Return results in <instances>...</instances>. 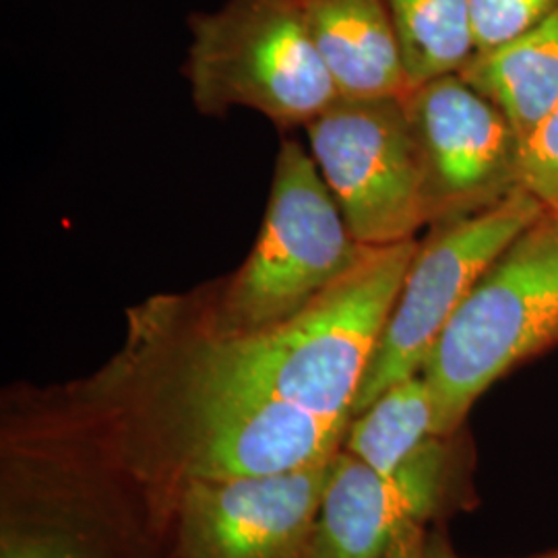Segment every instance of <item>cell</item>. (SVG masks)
<instances>
[{
    "label": "cell",
    "instance_id": "1",
    "mask_svg": "<svg viewBox=\"0 0 558 558\" xmlns=\"http://www.w3.org/2000/svg\"><path fill=\"white\" fill-rule=\"evenodd\" d=\"M418 242L366 246L356 265L317 299L263 331L216 333L186 299L151 300L133 325L161 366L191 387L223 398L279 401L350 424Z\"/></svg>",
    "mask_w": 558,
    "mask_h": 558
},
{
    "label": "cell",
    "instance_id": "2",
    "mask_svg": "<svg viewBox=\"0 0 558 558\" xmlns=\"http://www.w3.org/2000/svg\"><path fill=\"white\" fill-rule=\"evenodd\" d=\"M106 387L126 396L166 440L174 482L267 476L313 465L338 453L348 428L288 403L201 391L133 341Z\"/></svg>",
    "mask_w": 558,
    "mask_h": 558
},
{
    "label": "cell",
    "instance_id": "3",
    "mask_svg": "<svg viewBox=\"0 0 558 558\" xmlns=\"http://www.w3.org/2000/svg\"><path fill=\"white\" fill-rule=\"evenodd\" d=\"M557 348L558 211L548 209L490 263L428 352L435 435L459 433L486 389Z\"/></svg>",
    "mask_w": 558,
    "mask_h": 558
},
{
    "label": "cell",
    "instance_id": "4",
    "mask_svg": "<svg viewBox=\"0 0 558 558\" xmlns=\"http://www.w3.org/2000/svg\"><path fill=\"white\" fill-rule=\"evenodd\" d=\"M364 244L352 236L317 161L299 141L279 145L271 193L246 260L211 290L201 323L223 336L255 333L294 317L350 271Z\"/></svg>",
    "mask_w": 558,
    "mask_h": 558
},
{
    "label": "cell",
    "instance_id": "5",
    "mask_svg": "<svg viewBox=\"0 0 558 558\" xmlns=\"http://www.w3.org/2000/svg\"><path fill=\"white\" fill-rule=\"evenodd\" d=\"M189 32L184 75L205 117L248 108L292 129L341 96L292 0H226L195 13Z\"/></svg>",
    "mask_w": 558,
    "mask_h": 558
},
{
    "label": "cell",
    "instance_id": "6",
    "mask_svg": "<svg viewBox=\"0 0 558 558\" xmlns=\"http://www.w3.org/2000/svg\"><path fill=\"white\" fill-rule=\"evenodd\" d=\"M548 207L525 186L465 220L428 228L420 240L360 385L352 416L399 380L422 373L435 341L490 263Z\"/></svg>",
    "mask_w": 558,
    "mask_h": 558
},
{
    "label": "cell",
    "instance_id": "7",
    "mask_svg": "<svg viewBox=\"0 0 558 558\" xmlns=\"http://www.w3.org/2000/svg\"><path fill=\"white\" fill-rule=\"evenodd\" d=\"M304 129L320 177L360 244L416 239L426 216L403 96H339Z\"/></svg>",
    "mask_w": 558,
    "mask_h": 558
},
{
    "label": "cell",
    "instance_id": "8",
    "mask_svg": "<svg viewBox=\"0 0 558 558\" xmlns=\"http://www.w3.org/2000/svg\"><path fill=\"white\" fill-rule=\"evenodd\" d=\"M403 106L418 149L426 228L478 216L523 186L518 129L459 73L408 89Z\"/></svg>",
    "mask_w": 558,
    "mask_h": 558
},
{
    "label": "cell",
    "instance_id": "9",
    "mask_svg": "<svg viewBox=\"0 0 558 558\" xmlns=\"http://www.w3.org/2000/svg\"><path fill=\"white\" fill-rule=\"evenodd\" d=\"M468 442L430 437L398 472L379 474L339 449L329 461L306 558H385L410 527L463 507Z\"/></svg>",
    "mask_w": 558,
    "mask_h": 558
},
{
    "label": "cell",
    "instance_id": "10",
    "mask_svg": "<svg viewBox=\"0 0 558 558\" xmlns=\"http://www.w3.org/2000/svg\"><path fill=\"white\" fill-rule=\"evenodd\" d=\"M329 461L267 476L179 480L180 558H306Z\"/></svg>",
    "mask_w": 558,
    "mask_h": 558
},
{
    "label": "cell",
    "instance_id": "11",
    "mask_svg": "<svg viewBox=\"0 0 558 558\" xmlns=\"http://www.w3.org/2000/svg\"><path fill=\"white\" fill-rule=\"evenodd\" d=\"M341 96H403L398 36L385 0H292Z\"/></svg>",
    "mask_w": 558,
    "mask_h": 558
},
{
    "label": "cell",
    "instance_id": "12",
    "mask_svg": "<svg viewBox=\"0 0 558 558\" xmlns=\"http://www.w3.org/2000/svg\"><path fill=\"white\" fill-rule=\"evenodd\" d=\"M459 75L499 106L527 145L558 104V11L515 40L476 52Z\"/></svg>",
    "mask_w": 558,
    "mask_h": 558
},
{
    "label": "cell",
    "instance_id": "13",
    "mask_svg": "<svg viewBox=\"0 0 558 558\" xmlns=\"http://www.w3.org/2000/svg\"><path fill=\"white\" fill-rule=\"evenodd\" d=\"M435 435V403L420 375L399 380L352 416L341 447L379 474H393Z\"/></svg>",
    "mask_w": 558,
    "mask_h": 558
},
{
    "label": "cell",
    "instance_id": "14",
    "mask_svg": "<svg viewBox=\"0 0 558 558\" xmlns=\"http://www.w3.org/2000/svg\"><path fill=\"white\" fill-rule=\"evenodd\" d=\"M408 87L459 73L474 57L470 0H385Z\"/></svg>",
    "mask_w": 558,
    "mask_h": 558
},
{
    "label": "cell",
    "instance_id": "15",
    "mask_svg": "<svg viewBox=\"0 0 558 558\" xmlns=\"http://www.w3.org/2000/svg\"><path fill=\"white\" fill-rule=\"evenodd\" d=\"M557 11L558 0H470L474 48L495 50Z\"/></svg>",
    "mask_w": 558,
    "mask_h": 558
},
{
    "label": "cell",
    "instance_id": "16",
    "mask_svg": "<svg viewBox=\"0 0 558 558\" xmlns=\"http://www.w3.org/2000/svg\"><path fill=\"white\" fill-rule=\"evenodd\" d=\"M523 186L558 211V104L523 151Z\"/></svg>",
    "mask_w": 558,
    "mask_h": 558
},
{
    "label": "cell",
    "instance_id": "17",
    "mask_svg": "<svg viewBox=\"0 0 558 558\" xmlns=\"http://www.w3.org/2000/svg\"><path fill=\"white\" fill-rule=\"evenodd\" d=\"M2 558H81L69 544L54 538H27L4 542Z\"/></svg>",
    "mask_w": 558,
    "mask_h": 558
},
{
    "label": "cell",
    "instance_id": "18",
    "mask_svg": "<svg viewBox=\"0 0 558 558\" xmlns=\"http://www.w3.org/2000/svg\"><path fill=\"white\" fill-rule=\"evenodd\" d=\"M422 558H459L453 548L449 546V542L445 538L442 532H433L428 538H426V546H424V553Z\"/></svg>",
    "mask_w": 558,
    "mask_h": 558
},
{
    "label": "cell",
    "instance_id": "19",
    "mask_svg": "<svg viewBox=\"0 0 558 558\" xmlns=\"http://www.w3.org/2000/svg\"><path fill=\"white\" fill-rule=\"evenodd\" d=\"M536 558H558V550L557 553H550V555H542V557Z\"/></svg>",
    "mask_w": 558,
    "mask_h": 558
}]
</instances>
